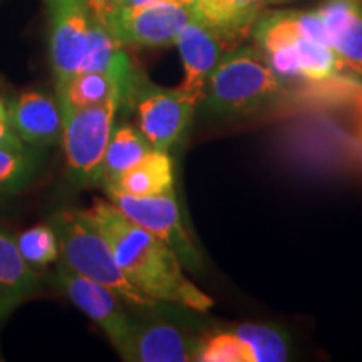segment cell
<instances>
[{
    "instance_id": "obj_1",
    "label": "cell",
    "mask_w": 362,
    "mask_h": 362,
    "mask_svg": "<svg viewBox=\"0 0 362 362\" xmlns=\"http://www.w3.org/2000/svg\"><path fill=\"white\" fill-rule=\"evenodd\" d=\"M83 211L107 240L126 277L143 293L156 302L183 305L202 314L214 307V298L187 277V269L178 255L165 242L121 214L115 203L94 200Z\"/></svg>"
},
{
    "instance_id": "obj_2",
    "label": "cell",
    "mask_w": 362,
    "mask_h": 362,
    "mask_svg": "<svg viewBox=\"0 0 362 362\" xmlns=\"http://www.w3.org/2000/svg\"><path fill=\"white\" fill-rule=\"evenodd\" d=\"M288 94L291 83L272 69L260 49L238 47L221 57L198 104L210 119H242L280 106Z\"/></svg>"
},
{
    "instance_id": "obj_3",
    "label": "cell",
    "mask_w": 362,
    "mask_h": 362,
    "mask_svg": "<svg viewBox=\"0 0 362 362\" xmlns=\"http://www.w3.org/2000/svg\"><path fill=\"white\" fill-rule=\"evenodd\" d=\"M49 223L56 230L61 260L66 265L84 277L115 291L126 304L141 309H156L160 302L153 300L134 284H131L117 265L107 240L83 210L56 211L49 218Z\"/></svg>"
},
{
    "instance_id": "obj_4",
    "label": "cell",
    "mask_w": 362,
    "mask_h": 362,
    "mask_svg": "<svg viewBox=\"0 0 362 362\" xmlns=\"http://www.w3.org/2000/svg\"><path fill=\"white\" fill-rule=\"evenodd\" d=\"M121 106L119 98L90 106H61V143L67 171L76 183L101 185L104 155Z\"/></svg>"
},
{
    "instance_id": "obj_5",
    "label": "cell",
    "mask_w": 362,
    "mask_h": 362,
    "mask_svg": "<svg viewBox=\"0 0 362 362\" xmlns=\"http://www.w3.org/2000/svg\"><path fill=\"white\" fill-rule=\"evenodd\" d=\"M198 103L200 98L181 86L176 89L160 88L141 76L129 98L139 131L156 151L165 153H170L183 138Z\"/></svg>"
},
{
    "instance_id": "obj_6",
    "label": "cell",
    "mask_w": 362,
    "mask_h": 362,
    "mask_svg": "<svg viewBox=\"0 0 362 362\" xmlns=\"http://www.w3.org/2000/svg\"><path fill=\"white\" fill-rule=\"evenodd\" d=\"M106 194L121 214L165 242L178 255L185 269L193 274L203 272L202 255L185 228L175 192L144 198L129 197L115 189H106Z\"/></svg>"
},
{
    "instance_id": "obj_7",
    "label": "cell",
    "mask_w": 362,
    "mask_h": 362,
    "mask_svg": "<svg viewBox=\"0 0 362 362\" xmlns=\"http://www.w3.org/2000/svg\"><path fill=\"white\" fill-rule=\"evenodd\" d=\"M96 16L123 45L166 47L176 42L181 29L193 17V11L178 0H158L146 6L112 8Z\"/></svg>"
},
{
    "instance_id": "obj_8",
    "label": "cell",
    "mask_w": 362,
    "mask_h": 362,
    "mask_svg": "<svg viewBox=\"0 0 362 362\" xmlns=\"http://www.w3.org/2000/svg\"><path fill=\"white\" fill-rule=\"evenodd\" d=\"M52 279L59 291L103 329L119 354L128 344L136 324V320L124 310L123 298L103 284L72 270L62 260H57Z\"/></svg>"
},
{
    "instance_id": "obj_9",
    "label": "cell",
    "mask_w": 362,
    "mask_h": 362,
    "mask_svg": "<svg viewBox=\"0 0 362 362\" xmlns=\"http://www.w3.org/2000/svg\"><path fill=\"white\" fill-rule=\"evenodd\" d=\"M51 62L56 88L79 72L88 45L90 8L88 0H49Z\"/></svg>"
},
{
    "instance_id": "obj_10",
    "label": "cell",
    "mask_w": 362,
    "mask_h": 362,
    "mask_svg": "<svg viewBox=\"0 0 362 362\" xmlns=\"http://www.w3.org/2000/svg\"><path fill=\"white\" fill-rule=\"evenodd\" d=\"M203 339L166 322H136L119 357L128 362L197 361Z\"/></svg>"
},
{
    "instance_id": "obj_11",
    "label": "cell",
    "mask_w": 362,
    "mask_h": 362,
    "mask_svg": "<svg viewBox=\"0 0 362 362\" xmlns=\"http://www.w3.org/2000/svg\"><path fill=\"white\" fill-rule=\"evenodd\" d=\"M228 42V37L193 13L175 42L185 71L181 88L202 98L206 81L225 56Z\"/></svg>"
},
{
    "instance_id": "obj_12",
    "label": "cell",
    "mask_w": 362,
    "mask_h": 362,
    "mask_svg": "<svg viewBox=\"0 0 362 362\" xmlns=\"http://www.w3.org/2000/svg\"><path fill=\"white\" fill-rule=\"evenodd\" d=\"M7 121L29 146L44 149L61 141L62 110L57 98L37 90L21 94L7 107Z\"/></svg>"
},
{
    "instance_id": "obj_13",
    "label": "cell",
    "mask_w": 362,
    "mask_h": 362,
    "mask_svg": "<svg viewBox=\"0 0 362 362\" xmlns=\"http://www.w3.org/2000/svg\"><path fill=\"white\" fill-rule=\"evenodd\" d=\"M315 12L344 69L362 76V0H324Z\"/></svg>"
},
{
    "instance_id": "obj_14",
    "label": "cell",
    "mask_w": 362,
    "mask_h": 362,
    "mask_svg": "<svg viewBox=\"0 0 362 362\" xmlns=\"http://www.w3.org/2000/svg\"><path fill=\"white\" fill-rule=\"evenodd\" d=\"M123 47L107 25L96 13L90 12L88 45L79 72H110L134 88L139 76L134 72L133 62Z\"/></svg>"
},
{
    "instance_id": "obj_15",
    "label": "cell",
    "mask_w": 362,
    "mask_h": 362,
    "mask_svg": "<svg viewBox=\"0 0 362 362\" xmlns=\"http://www.w3.org/2000/svg\"><path fill=\"white\" fill-rule=\"evenodd\" d=\"M103 188L104 192L115 189V192L136 198L160 197V194L175 192L173 161H171L170 153L155 149L129 170L123 171L110 183L104 185Z\"/></svg>"
},
{
    "instance_id": "obj_16",
    "label": "cell",
    "mask_w": 362,
    "mask_h": 362,
    "mask_svg": "<svg viewBox=\"0 0 362 362\" xmlns=\"http://www.w3.org/2000/svg\"><path fill=\"white\" fill-rule=\"evenodd\" d=\"M37 291V270L22 257L16 237L0 228V296L13 310Z\"/></svg>"
},
{
    "instance_id": "obj_17",
    "label": "cell",
    "mask_w": 362,
    "mask_h": 362,
    "mask_svg": "<svg viewBox=\"0 0 362 362\" xmlns=\"http://www.w3.org/2000/svg\"><path fill=\"white\" fill-rule=\"evenodd\" d=\"M282 0H202L192 11L230 40L252 29L270 4Z\"/></svg>"
},
{
    "instance_id": "obj_18",
    "label": "cell",
    "mask_w": 362,
    "mask_h": 362,
    "mask_svg": "<svg viewBox=\"0 0 362 362\" xmlns=\"http://www.w3.org/2000/svg\"><path fill=\"white\" fill-rule=\"evenodd\" d=\"M133 86L116 78L110 72H78L76 76L56 88V98L61 106H90L119 98L121 103H129Z\"/></svg>"
},
{
    "instance_id": "obj_19",
    "label": "cell",
    "mask_w": 362,
    "mask_h": 362,
    "mask_svg": "<svg viewBox=\"0 0 362 362\" xmlns=\"http://www.w3.org/2000/svg\"><path fill=\"white\" fill-rule=\"evenodd\" d=\"M153 151L155 148L144 138L139 128L126 123L115 126L103 161L101 187L110 183L123 171L129 170L131 166H134L136 163H139Z\"/></svg>"
},
{
    "instance_id": "obj_20",
    "label": "cell",
    "mask_w": 362,
    "mask_h": 362,
    "mask_svg": "<svg viewBox=\"0 0 362 362\" xmlns=\"http://www.w3.org/2000/svg\"><path fill=\"white\" fill-rule=\"evenodd\" d=\"M42 148L0 149V194L24 192L42 168Z\"/></svg>"
},
{
    "instance_id": "obj_21",
    "label": "cell",
    "mask_w": 362,
    "mask_h": 362,
    "mask_svg": "<svg viewBox=\"0 0 362 362\" xmlns=\"http://www.w3.org/2000/svg\"><path fill=\"white\" fill-rule=\"evenodd\" d=\"M238 337H242L255 356V362H280L287 361L288 337L282 329L269 324L243 322L232 329Z\"/></svg>"
},
{
    "instance_id": "obj_22",
    "label": "cell",
    "mask_w": 362,
    "mask_h": 362,
    "mask_svg": "<svg viewBox=\"0 0 362 362\" xmlns=\"http://www.w3.org/2000/svg\"><path fill=\"white\" fill-rule=\"evenodd\" d=\"M17 247L33 269H45L61 259V248L56 230L51 223L35 225L16 237Z\"/></svg>"
},
{
    "instance_id": "obj_23",
    "label": "cell",
    "mask_w": 362,
    "mask_h": 362,
    "mask_svg": "<svg viewBox=\"0 0 362 362\" xmlns=\"http://www.w3.org/2000/svg\"><path fill=\"white\" fill-rule=\"evenodd\" d=\"M197 361L200 362H255L250 346L232 329L205 337Z\"/></svg>"
},
{
    "instance_id": "obj_24",
    "label": "cell",
    "mask_w": 362,
    "mask_h": 362,
    "mask_svg": "<svg viewBox=\"0 0 362 362\" xmlns=\"http://www.w3.org/2000/svg\"><path fill=\"white\" fill-rule=\"evenodd\" d=\"M158 2V0H99L96 4H89V8L94 13H103L106 11H112V8L121 7H138L146 6V4Z\"/></svg>"
},
{
    "instance_id": "obj_25",
    "label": "cell",
    "mask_w": 362,
    "mask_h": 362,
    "mask_svg": "<svg viewBox=\"0 0 362 362\" xmlns=\"http://www.w3.org/2000/svg\"><path fill=\"white\" fill-rule=\"evenodd\" d=\"M25 144L19 138V134L12 129L8 121H0V149L2 148H25Z\"/></svg>"
},
{
    "instance_id": "obj_26",
    "label": "cell",
    "mask_w": 362,
    "mask_h": 362,
    "mask_svg": "<svg viewBox=\"0 0 362 362\" xmlns=\"http://www.w3.org/2000/svg\"><path fill=\"white\" fill-rule=\"evenodd\" d=\"M356 128H357V139H359L361 151H362V89L356 90Z\"/></svg>"
},
{
    "instance_id": "obj_27",
    "label": "cell",
    "mask_w": 362,
    "mask_h": 362,
    "mask_svg": "<svg viewBox=\"0 0 362 362\" xmlns=\"http://www.w3.org/2000/svg\"><path fill=\"white\" fill-rule=\"evenodd\" d=\"M11 307H8L7 304H6V300H4L2 298V296H0V320H4L6 319V317L11 314Z\"/></svg>"
},
{
    "instance_id": "obj_28",
    "label": "cell",
    "mask_w": 362,
    "mask_h": 362,
    "mask_svg": "<svg viewBox=\"0 0 362 362\" xmlns=\"http://www.w3.org/2000/svg\"><path fill=\"white\" fill-rule=\"evenodd\" d=\"M0 121H7V106L2 99H0Z\"/></svg>"
},
{
    "instance_id": "obj_29",
    "label": "cell",
    "mask_w": 362,
    "mask_h": 362,
    "mask_svg": "<svg viewBox=\"0 0 362 362\" xmlns=\"http://www.w3.org/2000/svg\"><path fill=\"white\" fill-rule=\"evenodd\" d=\"M178 2H181V4H185V6L187 7H189V8H193L194 6H198V4L202 2V0H178Z\"/></svg>"
},
{
    "instance_id": "obj_30",
    "label": "cell",
    "mask_w": 362,
    "mask_h": 362,
    "mask_svg": "<svg viewBox=\"0 0 362 362\" xmlns=\"http://www.w3.org/2000/svg\"><path fill=\"white\" fill-rule=\"evenodd\" d=\"M96 2H99V0H88V4H96Z\"/></svg>"
}]
</instances>
